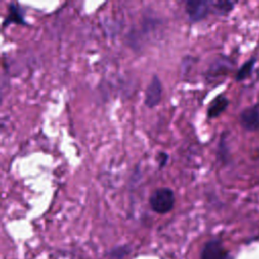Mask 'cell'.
I'll return each instance as SVG.
<instances>
[{
    "mask_svg": "<svg viewBox=\"0 0 259 259\" xmlns=\"http://www.w3.org/2000/svg\"><path fill=\"white\" fill-rule=\"evenodd\" d=\"M212 9L211 1L189 0L185 3V11L191 22H197L206 17Z\"/></svg>",
    "mask_w": 259,
    "mask_h": 259,
    "instance_id": "7a4b0ae2",
    "label": "cell"
},
{
    "mask_svg": "<svg viewBox=\"0 0 259 259\" xmlns=\"http://www.w3.org/2000/svg\"><path fill=\"white\" fill-rule=\"evenodd\" d=\"M254 64H255V59L252 58L249 61H247L238 71L237 75H236V79L237 81H242L244 79H246L247 77H249V75L251 74L253 68H254Z\"/></svg>",
    "mask_w": 259,
    "mask_h": 259,
    "instance_id": "9c48e42d",
    "label": "cell"
},
{
    "mask_svg": "<svg viewBox=\"0 0 259 259\" xmlns=\"http://www.w3.org/2000/svg\"><path fill=\"white\" fill-rule=\"evenodd\" d=\"M8 11L9 12L2 24L3 28L12 22L20 23V24H27L23 18V10L21 9V7L18 4L10 3L8 6Z\"/></svg>",
    "mask_w": 259,
    "mask_h": 259,
    "instance_id": "8992f818",
    "label": "cell"
},
{
    "mask_svg": "<svg viewBox=\"0 0 259 259\" xmlns=\"http://www.w3.org/2000/svg\"><path fill=\"white\" fill-rule=\"evenodd\" d=\"M175 202V196L172 189L168 187H160L156 189L149 198L151 208L160 214L169 212Z\"/></svg>",
    "mask_w": 259,
    "mask_h": 259,
    "instance_id": "6da1fadb",
    "label": "cell"
},
{
    "mask_svg": "<svg viewBox=\"0 0 259 259\" xmlns=\"http://www.w3.org/2000/svg\"><path fill=\"white\" fill-rule=\"evenodd\" d=\"M168 155L165 153V152H160L157 156V161H158V164H159V168H163L166 163H167V160H168Z\"/></svg>",
    "mask_w": 259,
    "mask_h": 259,
    "instance_id": "30bf717a",
    "label": "cell"
},
{
    "mask_svg": "<svg viewBox=\"0 0 259 259\" xmlns=\"http://www.w3.org/2000/svg\"><path fill=\"white\" fill-rule=\"evenodd\" d=\"M200 259H231V257L222 242L218 239H213L204 244Z\"/></svg>",
    "mask_w": 259,
    "mask_h": 259,
    "instance_id": "3957f363",
    "label": "cell"
},
{
    "mask_svg": "<svg viewBox=\"0 0 259 259\" xmlns=\"http://www.w3.org/2000/svg\"><path fill=\"white\" fill-rule=\"evenodd\" d=\"M229 104V100L227 99V97L220 95L218 97H215L209 104L208 108H207V116L209 118H214L217 116H219L228 106Z\"/></svg>",
    "mask_w": 259,
    "mask_h": 259,
    "instance_id": "52a82bcc",
    "label": "cell"
},
{
    "mask_svg": "<svg viewBox=\"0 0 259 259\" xmlns=\"http://www.w3.org/2000/svg\"><path fill=\"white\" fill-rule=\"evenodd\" d=\"M162 98V84L157 75H154L151 82L147 86L145 93V105L149 108H153L159 104Z\"/></svg>",
    "mask_w": 259,
    "mask_h": 259,
    "instance_id": "277c9868",
    "label": "cell"
},
{
    "mask_svg": "<svg viewBox=\"0 0 259 259\" xmlns=\"http://www.w3.org/2000/svg\"><path fill=\"white\" fill-rule=\"evenodd\" d=\"M234 5H235V2H231V1H214V2H211V6H212L213 11L217 14H221V15L229 13L233 9Z\"/></svg>",
    "mask_w": 259,
    "mask_h": 259,
    "instance_id": "ba28073f",
    "label": "cell"
},
{
    "mask_svg": "<svg viewBox=\"0 0 259 259\" xmlns=\"http://www.w3.org/2000/svg\"><path fill=\"white\" fill-rule=\"evenodd\" d=\"M241 125L250 132L259 128V109L257 106H250L245 108L240 114Z\"/></svg>",
    "mask_w": 259,
    "mask_h": 259,
    "instance_id": "5b68a950",
    "label": "cell"
}]
</instances>
